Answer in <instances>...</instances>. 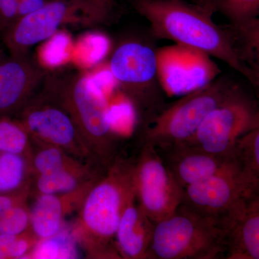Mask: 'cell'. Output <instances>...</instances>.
<instances>
[{"label": "cell", "instance_id": "1", "mask_svg": "<svg viewBox=\"0 0 259 259\" xmlns=\"http://www.w3.org/2000/svg\"><path fill=\"white\" fill-rule=\"evenodd\" d=\"M132 3L149 23L153 36L219 59L258 88L259 71L246 62L229 29L214 23L213 13L207 8L185 0H133Z\"/></svg>", "mask_w": 259, "mask_h": 259}, {"label": "cell", "instance_id": "2", "mask_svg": "<svg viewBox=\"0 0 259 259\" xmlns=\"http://www.w3.org/2000/svg\"><path fill=\"white\" fill-rule=\"evenodd\" d=\"M134 163L135 158L121 155L85 196L70 231L87 258H121L115 238L122 212L135 198Z\"/></svg>", "mask_w": 259, "mask_h": 259}, {"label": "cell", "instance_id": "3", "mask_svg": "<svg viewBox=\"0 0 259 259\" xmlns=\"http://www.w3.org/2000/svg\"><path fill=\"white\" fill-rule=\"evenodd\" d=\"M61 104L74 121L95 164L105 170L122 155L124 138L112 125L110 107L93 78L76 73L47 74Z\"/></svg>", "mask_w": 259, "mask_h": 259}, {"label": "cell", "instance_id": "4", "mask_svg": "<svg viewBox=\"0 0 259 259\" xmlns=\"http://www.w3.org/2000/svg\"><path fill=\"white\" fill-rule=\"evenodd\" d=\"M222 228L180 204L155 225L148 259H214L226 253Z\"/></svg>", "mask_w": 259, "mask_h": 259}, {"label": "cell", "instance_id": "5", "mask_svg": "<svg viewBox=\"0 0 259 259\" xmlns=\"http://www.w3.org/2000/svg\"><path fill=\"white\" fill-rule=\"evenodd\" d=\"M109 66L141 125L164 107L166 95L158 81L156 49L139 39L126 40L114 49Z\"/></svg>", "mask_w": 259, "mask_h": 259}, {"label": "cell", "instance_id": "6", "mask_svg": "<svg viewBox=\"0 0 259 259\" xmlns=\"http://www.w3.org/2000/svg\"><path fill=\"white\" fill-rule=\"evenodd\" d=\"M235 83L220 76L207 86L164 106L143 124L141 144L161 147L185 142L195 134L206 116L225 100Z\"/></svg>", "mask_w": 259, "mask_h": 259}, {"label": "cell", "instance_id": "7", "mask_svg": "<svg viewBox=\"0 0 259 259\" xmlns=\"http://www.w3.org/2000/svg\"><path fill=\"white\" fill-rule=\"evenodd\" d=\"M112 16L84 2L49 0L38 10L18 18L0 37L10 54H27L64 25L96 26L107 23Z\"/></svg>", "mask_w": 259, "mask_h": 259}, {"label": "cell", "instance_id": "8", "mask_svg": "<svg viewBox=\"0 0 259 259\" xmlns=\"http://www.w3.org/2000/svg\"><path fill=\"white\" fill-rule=\"evenodd\" d=\"M14 117L32 141L60 148L74 158L97 166L47 75L38 91Z\"/></svg>", "mask_w": 259, "mask_h": 259}, {"label": "cell", "instance_id": "9", "mask_svg": "<svg viewBox=\"0 0 259 259\" xmlns=\"http://www.w3.org/2000/svg\"><path fill=\"white\" fill-rule=\"evenodd\" d=\"M258 127L256 102L236 83L225 100L206 116L195 134L183 144L233 157L236 141Z\"/></svg>", "mask_w": 259, "mask_h": 259}, {"label": "cell", "instance_id": "10", "mask_svg": "<svg viewBox=\"0 0 259 259\" xmlns=\"http://www.w3.org/2000/svg\"><path fill=\"white\" fill-rule=\"evenodd\" d=\"M259 186L239 170L218 174L183 189L181 204L222 228L228 227L253 197Z\"/></svg>", "mask_w": 259, "mask_h": 259}, {"label": "cell", "instance_id": "11", "mask_svg": "<svg viewBox=\"0 0 259 259\" xmlns=\"http://www.w3.org/2000/svg\"><path fill=\"white\" fill-rule=\"evenodd\" d=\"M134 182L136 202L155 224L170 217L182 202L183 189L152 145L141 144L135 158Z\"/></svg>", "mask_w": 259, "mask_h": 259}, {"label": "cell", "instance_id": "12", "mask_svg": "<svg viewBox=\"0 0 259 259\" xmlns=\"http://www.w3.org/2000/svg\"><path fill=\"white\" fill-rule=\"evenodd\" d=\"M158 77L165 95L182 97L200 90L221 76V68L202 51L180 44L156 49Z\"/></svg>", "mask_w": 259, "mask_h": 259}, {"label": "cell", "instance_id": "13", "mask_svg": "<svg viewBox=\"0 0 259 259\" xmlns=\"http://www.w3.org/2000/svg\"><path fill=\"white\" fill-rule=\"evenodd\" d=\"M48 73L30 53L10 54L0 61V117H14L42 86Z\"/></svg>", "mask_w": 259, "mask_h": 259}, {"label": "cell", "instance_id": "14", "mask_svg": "<svg viewBox=\"0 0 259 259\" xmlns=\"http://www.w3.org/2000/svg\"><path fill=\"white\" fill-rule=\"evenodd\" d=\"M155 148L182 189L218 174L240 171L234 158L213 154L183 143Z\"/></svg>", "mask_w": 259, "mask_h": 259}, {"label": "cell", "instance_id": "15", "mask_svg": "<svg viewBox=\"0 0 259 259\" xmlns=\"http://www.w3.org/2000/svg\"><path fill=\"white\" fill-rule=\"evenodd\" d=\"M197 3L228 20V28L245 61L258 70L259 0H199Z\"/></svg>", "mask_w": 259, "mask_h": 259}, {"label": "cell", "instance_id": "16", "mask_svg": "<svg viewBox=\"0 0 259 259\" xmlns=\"http://www.w3.org/2000/svg\"><path fill=\"white\" fill-rule=\"evenodd\" d=\"M99 177L73 192L37 194L30 197L33 199L30 206V230L37 239L54 236L64 228L66 218L79 210L85 196Z\"/></svg>", "mask_w": 259, "mask_h": 259}, {"label": "cell", "instance_id": "17", "mask_svg": "<svg viewBox=\"0 0 259 259\" xmlns=\"http://www.w3.org/2000/svg\"><path fill=\"white\" fill-rule=\"evenodd\" d=\"M155 225L133 199L124 209L116 232L115 248L120 258L148 259Z\"/></svg>", "mask_w": 259, "mask_h": 259}, {"label": "cell", "instance_id": "18", "mask_svg": "<svg viewBox=\"0 0 259 259\" xmlns=\"http://www.w3.org/2000/svg\"><path fill=\"white\" fill-rule=\"evenodd\" d=\"M226 258H259V195L250 199L227 228Z\"/></svg>", "mask_w": 259, "mask_h": 259}, {"label": "cell", "instance_id": "19", "mask_svg": "<svg viewBox=\"0 0 259 259\" xmlns=\"http://www.w3.org/2000/svg\"><path fill=\"white\" fill-rule=\"evenodd\" d=\"M105 170L95 166L81 169L62 170L32 177L30 198L37 194L73 192L100 176Z\"/></svg>", "mask_w": 259, "mask_h": 259}, {"label": "cell", "instance_id": "20", "mask_svg": "<svg viewBox=\"0 0 259 259\" xmlns=\"http://www.w3.org/2000/svg\"><path fill=\"white\" fill-rule=\"evenodd\" d=\"M31 141L30 164L32 177L62 170L81 169L94 166L74 158L60 148Z\"/></svg>", "mask_w": 259, "mask_h": 259}, {"label": "cell", "instance_id": "21", "mask_svg": "<svg viewBox=\"0 0 259 259\" xmlns=\"http://www.w3.org/2000/svg\"><path fill=\"white\" fill-rule=\"evenodd\" d=\"M30 160L23 155L0 152V194L30 190Z\"/></svg>", "mask_w": 259, "mask_h": 259}, {"label": "cell", "instance_id": "22", "mask_svg": "<svg viewBox=\"0 0 259 259\" xmlns=\"http://www.w3.org/2000/svg\"><path fill=\"white\" fill-rule=\"evenodd\" d=\"M79 248L70 228L64 227L54 236L38 240L25 258H79Z\"/></svg>", "mask_w": 259, "mask_h": 259}, {"label": "cell", "instance_id": "23", "mask_svg": "<svg viewBox=\"0 0 259 259\" xmlns=\"http://www.w3.org/2000/svg\"><path fill=\"white\" fill-rule=\"evenodd\" d=\"M233 156L242 175L259 186V127L243 135L236 141Z\"/></svg>", "mask_w": 259, "mask_h": 259}, {"label": "cell", "instance_id": "24", "mask_svg": "<svg viewBox=\"0 0 259 259\" xmlns=\"http://www.w3.org/2000/svg\"><path fill=\"white\" fill-rule=\"evenodd\" d=\"M32 141L26 130L15 117H0V152L23 155L30 160Z\"/></svg>", "mask_w": 259, "mask_h": 259}, {"label": "cell", "instance_id": "25", "mask_svg": "<svg viewBox=\"0 0 259 259\" xmlns=\"http://www.w3.org/2000/svg\"><path fill=\"white\" fill-rule=\"evenodd\" d=\"M28 201L15 204L0 215V234L20 235L30 231Z\"/></svg>", "mask_w": 259, "mask_h": 259}, {"label": "cell", "instance_id": "26", "mask_svg": "<svg viewBox=\"0 0 259 259\" xmlns=\"http://www.w3.org/2000/svg\"><path fill=\"white\" fill-rule=\"evenodd\" d=\"M37 241L31 231L20 235L0 234V259H25Z\"/></svg>", "mask_w": 259, "mask_h": 259}, {"label": "cell", "instance_id": "27", "mask_svg": "<svg viewBox=\"0 0 259 259\" xmlns=\"http://www.w3.org/2000/svg\"><path fill=\"white\" fill-rule=\"evenodd\" d=\"M18 19V1L0 0V36Z\"/></svg>", "mask_w": 259, "mask_h": 259}, {"label": "cell", "instance_id": "28", "mask_svg": "<svg viewBox=\"0 0 259 259\" xmlns=\"http://www.w3.org/2000/svg\"><path fill=\"white\" fill-rule=\"evenodd\" d=\"M30 199V190L13 193L0 194V215L15 204Z\"/></svg>", "mask_w": 259, "mask_h": 259}, {"label": "cell", "instance_id": "29", "mask_svg": "<svg viewBox=\"0 0 259 259\" xmlns=\"http://www.w3.org/2000/svg\"><path fill=\"white\" fill-rule=\"evenodd\" d=\"M18 4V18L30 14L44 6L49 0H17Z\"/></svg>", "mask_w": 259, "mask_h": 259}, {"label": "cell", "instance_id": "30", "mask_svg": "<svg viewBox=\"0 0 259 259\" xmlns=\"http://www.w3.org/2000/svg\"><path fill=\"white\" fill-rule=\"evenodd\" d=\"M76 1L84 2V3L93 5L111 15H113L116 5H117L116 0H76Z\"/></svg>", "mask_w": 259, "mask_h": 259}, {"label": "cell", "instance_id": "31", "mask_svg": "<svg viewBox=\"0 0 259 259\" xmlns=\"http://www.w3.org/2000/svg\"><path fill=\"white\" fill-rule=\"evenodd\" d=\"M5 56H6V54H5L4 50L0 47V61L4 59Z\"/></svg>", "mask_w": 259, "mask_h": 259}]
</instances>
